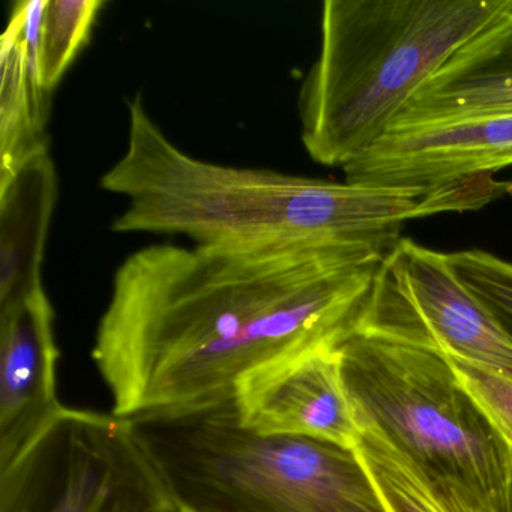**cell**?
Instances as JSON below:
<instances>
[{"instance_id": "9a60e30c", "label": "cell", "mask_w": 512, "mask_h": 512, "mask_svg": "<svg viewBox=\"0 0 512 512\" xmlns=\"http://www.w3.org/2000/svg\"><path fill=\"white\" fill-rule=\"evenodd\" d=\"M103 0H47L40 38V77L52 92L94 28Z\"/></svg>"}, {"instance_id": "7a4b0ae2", "label": "cell", "mask_w": 512, "mask_h": 512, "mask_svg": "<svg viewBox=\"0 0 512 512\" xmlns=\"http://www.w3.org/2000/svg\"><path fill=\"white\" fill-rule=\"evenodd\" d=\"M100 187L125 199L116 233H167L196 245L367 242L394 247L412 218L449 211L442 191L362 187L221 166L191 157L128 101L124 155Z\"/></svg>"}, {"instance_id": "2e32d148", "label": "cell", "mask_w": 512, "mask_h": 512, "mask_svg": "<svg viewBox=\"0 0 512 512\" xmlns=\"http://www.w3.org/2000/svg\"><path fill=\"white\" fill-rule=\"evenodd\" d=\"M448 260L452 271L512 337V262L478 248L449 253Z\"/></svg>"}, {"instance_id": "9c48e42d", "label": "cell", "mask_w": 512, "mask_h": 512, "mask_svg": "<svg viewBox=\"0 0 512 512\" xmlns=\"http://www.w3.org/2000/svg\"><path fill=\"white\" fill-rule=\"evenodd\" d=\"M512 166V113L388 131L343 167L349 184L436 191Z\"/></svg>"}, {"instance_id": "8fae6325", "label": "cell", "mask_w": 512, "mask_h": 512, "mask_svg": "<svg viewBox=\"0 0 512 512\" xmlns=\"http://www.w3.org/2000/svg\"><path fill=\"white\" fill-rule=\"evenodd\" d=\"M512 113V0L419 86L388 131Z\"/></svg>"}, {"instance_id": "e0dca14e", "label": "cell", "mask_w": 512, "mask_h": 512, "mask_svg": "<svg viewBox=\"0 0 512 512\" xmlns=\"http://www.w3.org/2000/svg\"><path fill=\"white\" fill-rule=\"evenodd\" d=\"M448 358L461 385L481 404L512 446V373L460 356Z\"/></svg>"}, {"instance_id": "5b68a950", "label": "cell", "mask_w": 512, "mask_h": 512, "mask_svg": "<svg viewBox=\"0 0 512 512\" xmlns=\"http://www.w3.org/2000/svg\"><path fill=\"white\" fill-rule=\"evenodd\" d=\"M359 425H373L433 472L512 512V446L461 385L446 353L355 331L338 347Z\"/></svg>"}, {"instance_id": "277c9868", "label": "cell", "mask_w": 512, "mask_h": 512, "mask_svg": "<svg viewBox=\"0 0 512 512\" xmlns=\"http://www.w3.org/2000/svg\"><path fill=\"white\" fill-rule=\"evenodd\" d=\"M128 421L179 512H388L355 449L251 433L233 400Z\"/></svg>"}, {"instance_id": "3957f363", "label": "cell", "mask_w": 512, "mask_h": 512, "mask_svg": "<svg viewBox=\"0 0 512 512\" xmlns=\"http://www.w3.org/2000/svg\"><path fill=\"white\" fill-rule=\"evenodd\" d=\"M502 0H328L299 92L311 160L346 167L376 145L419 86Z\"/></svg>"}, {"instance_id": "ba28073f", "label": "cell", "mask_w": 512, "mask_h": 512, "mask_svg": "<svg viewBox=\"0 0 512 512\" xmlns=\"http://www.w3.org/2000/svg\"><path fill=\"white\" fill-rule=\"evenodd\" d=\"M338 347L275 359L239 380V424L259 436L304 437L355 449L359 428L341 374Z\"/></svg>"}, {"instance_id": "6da1fadb", "label": "cell", "mask_w": 512, "mask_h": 512, "mask_svg": "<svg viewBox=\"0 0 512 512\" xmlns=\"http://www.w3.org/2000/svg\"><path fill=\"white\" fill-rule=\"evenodd\" d=\"M391 248L157 244L130 254L92 347L113 415L220 406L251 371L340 346L358 329Z\"/></svg>"}, {"instance_id": "30bf717a", "label": "cell", "mask_w": 512, "mask_h": 512, "mask_svg": "<svg viewBox=\"0 0 512 512\" xmlns=\"http://www.w3.org/2000/svg\"><path fill=\"white\" fill-rule=\"evenodd\" d=\"M55 313L46 289L0 310V472L13 467L65 410L58 397Z\"/></svg>"}, {"instance_id": "8992f818", "label": "cell", "mask_w": 512, "mask_h": 512, "mask_svg": "<svg viewBox=\"0 0 512 512\" xmlns=\"http://www.w3.org/2000/svg\"><path fill=\"white\" fill-rule=\"evenodd\" d=\"M176 506L131 422L65 407L5 472L0 512H172Z\"/></svg>"}, {"instance_id": "5bb4252c", "label": "cell", "mask_w": 512, "mask_h": 512, "mask_svg": "<svg viewBox=\"0 0 512 512\" xmlns=\"http://www.w3.org/2000/svg\"><path fill=\"white\" fill-rule=\"evenodd\" d=\"M355 452L388 512H508L458 479L413 460L373 425H359Z\"/></svg>"}, {"instance_id": "7c38bea8", "label": "cell", "mask_w": 512, "mask_h": 512, "mask_svg": "<svg viewBox=\"0 0 512 512\" xmlns=\"http://www.w3.org/2000/svg\"><path fill=\"white\" fill-rule=\"evenodd\" d=\"M47 0L14 5L0 40V181L47 148V95L40 77V38Z\"/></svg>"}, {"instance_id": "4fadbf2b", "label": "cell", "mask_w": 512, "mask_h": 512, "mask_svg": "<svg viewBox=\"0 0 512 512\" xmlns=\"http://www.w3.org/2000/svg\"><path fill=\"white\" fill-rule=\"evenodd\" d=\"M56 197L49 151L0 181V310L43 286L41 263Z\"/></svg>"}, {"instance_id": "ac0fdd59", "label": "cell", "mask_w": 512, "mask_h": 512, "mask_svg": "<svg viewBox=\"0 0 512 512\" xmlns=\"http://www.w3.org/2000/svg\"><path fill=\"white\" fill-rule=\"evenodd\" d=\"M172 512H179L178 509H175V511H172Z\"/></svg>"}, {"instance_id": "52a82bcc", "label": "cell", "mask_w": 512, "mask_h": 512, "mask_svg": "<svg viewBox=\"0 0 512 512\" xmlns=\"http://www.w3.org/2000/svg\"><path fill=\"white\" fill-rule=\"evenodd\" d=\"M356 331L373 332L512 373V337L467 289L448 254L401 238L374 277Z\"/></svg>"}]
</instances>
